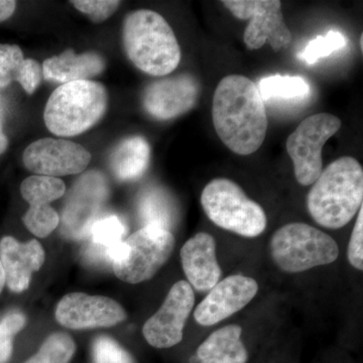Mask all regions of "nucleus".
<instances>
[{
    "instance_id": "obj_1",
    "label": "nucleus",
    "mask_w": 363,
    "mask_h": 363,
    "mask_svg": "<svg viewBox=\"0 0 363 363\" xmlns=\"http://www.w3.org/2000/svg\"><path fill=\"white\" fill-rule=\"evenodd\" d=\"M212 121L221 142L231 152L240 156L257 152L269 124L257 86L242 75L222 79L214 92Z\"/></svg>"
},
{
    "instance_id": "obj_2",
    "label": "nucleus",
    "mask_w": 363,
    "mask_h": 363,
    "mask_svg": "<svg viewBox=\"0 0 363 363\" xmlns=\"http://www.w3.org/2000/svg\"><path fill=\"white\" fill-rule=\"evenodd\" d=\"M363 202V169L352 157H341L322 171L307 198V206L319 225H347Z\"/></svg>"
},
{
    "instance_id": "obj_3",
    "label": "nucleus",
    "mask_w": 363,
    "mask_h": 363,
    "mask_svg": "<svg viewBox=\"0 0 363 363\" xmlns=\"http://www.w3.org/2000/svg\"><path fill=\"white\" fill-rule=\"evenodd\" d=\"M123 40L133 65L149 75H169L180 64L181 49L175 33L156 11L142 9L128 14Z\"/></svg>"
},
{
    "instance_id": "obj_4",
    "label": "nucleus",
    "mask_w": 363,
    "mask_h": 363,
    "mask_svg": "<svg viewBox=\"0 0 363 363\" xmlns=\"http://www.w3.org/2000/svg\"><path fill=\"white\" fill-rule=\"evenodd\" d=\"M107 92L101 83L75 81L59 86L45 105L48 130L59 136H75L89 130L106 111Z\"/></svg>"
},
{
    "instance_id": "obj_5",
    "label": "nucleus",
    "mask_w": 363,
    "mask_h": 363,
    "mask_svg": "<svg viewBox=\"0 0 363 363\" xmlns=\"http://www.w3.org/2000/svg\"><path fill=\"white\" fill-rule=\"evenodd\" d=\"M269 252L281 271L298 274L335 262L339 247L329 234L309 224L295 222L272 234Z\"/></svg>"
},
{
    "instance_id": "obj_6",
    "label": "nucleus",
    "mask_w": 363,
    "mask_h": 363,
    "mask_svg": "<svg viewBox=\"0 0 363 363\" xmlns=\"http://www.w3.org/2000/svg\"><path fill=\"white\" fill-rule=\"evenodd\" d=\"M205 214L215 225L243 238H257L267 224L266 212L248 198L240 186L228 179H214L201 195Z\"/></svg>"
},
{
    "instance_id": "obj_7",
    "label": "nucleus",
    "mask_w": 363,
    "mask_h": 363,
    "mask_svg": "<svg viewBox=\"0 0 363 363\" xmlns=\"http://www.w3.org/2000/svg\"><path fill=\"white\" fill-rule=\"evenodd\" d=\"M175 247L171 231L143 226L117 248L112 269L119 279L128 284L149 281L168 262Z\"/></svg>"
},
{
    "instance_id": "obj_8",
    "label": "nucleus",
    "mask_w": 363,
    "mask_h": 363,
    "mask_svg": "<svg viewBox=\"0 0 363 363\" xmlns=\"http://www.w3.org/2000/svg\"><path fill=\"white\" fill-rule=\"evenodd\" d=\"M337 116L317 113L307 117L286 140V152L292 159L298 183L310 186L323 171L322 150L325 143L341 128Z\"/></svg>"
},
{
    "instance_id": "obj_9",
    "label": "nucleus",
    "mask_w": 363,
    "mask_h": 363,
    "mask_svg": "<svg viewBox=\"0 0 363 363\" xmlns=\"http://www.w3.org/2000/svg\"><path fill=\"white\" fill-rule=\"evenodd\" d=\"M222 4L235 18L250 20L243 35L248 50H259L269 43L279 52L290 45L292 33L284 21L279 0H224Z\"/></svg>"
},
{
    "instance_id": "obj_10",
    "label": "nucleus",
    "mask_w": 363,
    "mask_h": 363,
    "mask_svg": "<svg viewBox=\"0 0 363 363\" xmlns=\"http://www.w3.org/2000/svg\"><path fill=\"white\" fill-rule=\"evenodd\" d=\"M108 197V185L101 173L90 171L76 181L67 198L61 231L68 240L86 238L91 225Z\"/></svg>"
},
{
    "instance_id": "obj_11",
    "label": "nucleus",
    "mask_w": 363,
    "mask_h": 363,
    "mask_svg": "<svg viewBox=\"0 0 363 363\" xmlns=\"http://www.w3.org/2000/svg\"><path fill=\"white\" fill-rule=\"evenodd\" d=\"M195 304V294L186 281L172 286L156 314L143 325L145 340L152 347L169 348L181 342L184 327Z\"/></svg>"
},
{
    "instance_id": "obj_12",
    "label": "nucleus",
    "mask_w": 363,
    "mask_h": 363,
    "mask_svg": "<svg viewBox=\"0 0 363 363\" xmlns=\"http://www.w3.org/2000/svg\"><path fill=\"white\" fill-rule=\"evenodd\" d=\"M90 161V152L82 145L54 138H42L33 142L23 152L26 169L54 178L82 173Z\"/></svg>"
},
{
    "instance_id": "obj_13",
    "label": "nucleus",
    "mask_w": 363,
    "mask_h": 363,
    "mask_svg": "<svg viewBox=\"0 0 363 363\" xmlns=\"http://www.w3.org/2000/svg\"><path fill=\"white\" fill-rule=\"evenodd\" d=\"M56 319L66 328L83 330L121 323L126 319V313L111 298L71 293L57 306Z\"/></svg>"
},
{
    "instance_id": "obj_14",
    "label": "nucleus",
    "mask_w": 363,
    "mask_h": 363,
    "mask_svg": "<svg viewBox=\"0 0 363 363\" xmlns=\"http://www.w3.org/2000/svg\"><path fill=\"white\" fill-rule=\"evenodd\" d=\"M259 285L250 277L233 274L221 279L209 291L194 312L201 326L220 323L245 307L257 296Z\"/></svg>"
},
{
    "instance_id": "obj_15",
    "label": "nucleus",
    "mask_w": 363,
    "mask_h": 363,
    "mask_svg": "<svg viewBox=\"0 0 363 363\" xmlns=\"http://www.w3.org/2000/svg\"><path fill=\"white\" fill-rule=\"evenodd\" d=\"M199 94V82L190 74H183L147 86L143 104L150 116L159 121H169L190 111L197 104Z\"/></svg>"
},
{
    "instance_id": "obj_16",
    "label": "nucleus",
    "mask_w": 363,
    "mask_h": 363,
    "mask_svg": "<svg viewBox=\"0 0 363 363\" xmlns=\"http://www.w3.org/2000/svg\"><path fill=\"white\" fill-rule=\"evenodd\" d=\"M181 262L188 283L198 292H209L221 278L216 242L211 234L199 233L186 241Z\"/></svg>"
},
{
    "instance_id": "obj_17",
    "label": "nucleus",
    "mask_w": 363,
    "mask_h": 363,
    "mask_svg": "<svg viewBox=\"0 0 363 363\" xmlns=\"http://www.w3.org/2000/svg\"><path fill=\"white\" fill-rule=\"evenodd\" d=\"M0 262L9 290L21 293L28 288L32 274L45 262V250L39 241L21 243L11 236L0 240Z\"/></svg>"
},
{
    "instance_id": "obj_18",
    "label": "nucleus",
    "mask_w": 363,
    "mask_h": 363,
    "mask_svg": "<svg viewBox=\"0 0 363 363\" xmlns=\"http://www.w3.org/2000/svg\"><path fill=\"white\" fill-rule=\"evenodd\" d=\"M105 62L96 52L77 55L72 50L60 56L47 59L43 64V76L45 80L66 83L88 80L104 72Z\"/></svg>"
},
{
    "instance_id": "obj_19",
    "label": "nucleus",
    "mask_w": 363,
    "mask_h": 363,
    "mask_svg": "<svg viewBox=\"0 0 363 363\" xmlns=\"http://www.w3.org/2000/svg\"><path fill=\"white\" fill-rule=\"evenodd\" d=\"M126 227L116 215L99 217L91 225L83 255L94 264H112L117 248L123 243Z\"/></svg>"
},
{
    "instance_id": "obj_20",
    "label": "nucleus",
    "mask_w": 363,
    "mask_h": 363,
    "mask_svg": "<svg viewBox=\"0 0 363 363\" xmlns=\"http://www.w3.org/2000/svg\"><path fill=\"white\" fill-rule=\"evenodd\" d=\"M241 334L242 329L235 324L210 334L196 352L199 363H247L248 352Z\"/></svg>"
},
{
    "instance_id": "obj_21",
    "label": "nucleus",
    "mask_w": 363,
    "mask_h": 363,
    "mask_svg": "<svg viewBox=\"0 0 363 363\" xmlns=\"http://www.w3.org/2000/svg\"><path fill=\"white\" fill-rule=\"evenodd\" d=\"M43 71L33 59L23 58L18 45L0 44V88L18 81L26 93L32 94L40 85Z\"/></svg>"
},
{
    "instance_id": "obj_22",
    "label": "nucleus",
    "mask_w": 363,
    "mask_h": 363,
    "mask_svg": "<svg viewBox=\"0 0 363 363\" xmlns=\"http://www.w3.org/2000/svg\"><path fill=\"white\" fill-rule=\"evenodd\" d=\"M150 147L142 136H133L123 140L111 157V168L121 181L140 178L150 164Z\"/></svg>"
},
{
    "instance_id": "obj_23",
    "label": "nucleus",
    "mask_w": 363,
    "mask_h": 363,
    "mask_svg": "<svg viewBox=\"0 0 363 363\" xmlns=\"http://www.w3.org/2000/svg\"><path fill=\"white\" fill-rule=\"evenodd\" d=\"M138 213L145 226L161 227L169 230L175 222V208L171 198L157 188L147 189L138 200Z\"/></svg>"
},
{
    "instance_id": "obj_24",
    "label": "nucleus",
    "mask_w": 363,
    "mask_h": 363,
    "mask_svg": "<svg viewBox=\"0 0 363 363\" xmlns=\"http://www.w3.org/2000/svg\"><path fill=\"white\" fill-rule=\"evenodd\" d=\"M260 95L267 100H301L311 94V87L300 76L271 75L260 79Z\"/></svg>"
},
{
    "instance_id": "obj_25",
    "label": "nucleus",
    "mask_w": 363,
    "mask_h": 363,
    "mask_svg": "<svg viewBox=\"0 0 363 363\" xmlns=\"http://www.w3.org/2000/svg\"><path fill=\"white\" fill-rule=\"evenodd\" d=\"M21 193L30 206L49 205L63 197L66 186L59 178L35 175L28 177L21 183Z\"/></svg>"
},
{
    "instance_id": "obj_26",
    "label": "nucleus",
    "mask_w": 363,
    "mask_h": 363,
    "mask_svg": "<svg viewBox=\"0 0 363 363\" xmlns=\"http://www.w3.org/2000/svg\"><path fill=\"white\" fill-rule=\"evenodd\" d=\"M75 351L76 344L71 336L56 332L45 339L39 351L25 363H69Z\"/></svg>"
},
{
    "instance_id": "obj_27",
    "label": "nucleus",
    "mask_w": 363,
    "mask_h": 363,
    "mask_svg": "<svg viewBox=\"0 0 363 363\" xmlns=\"http://www.w3.org/2000/svg\"><path fill=\"white\" fill-rule=\"evenodd\" d=\"M347 44L342 33L331 30L325 35H318L316 39L308 43L305 49L298 52V58L308 65L317 63L320 59L326 58L333 52L343 49Z\"/></svg>"
},
{
    "instance_id": "obj_28",
    "label": "nucleus",
    "mask_w": 363,
    "mask_h": 363,
    "mask_svg": "<svg viewBox=\"0 0 363 363\" xmlns=\"http://www.w3.org/2000/svg\"><path fill=\"white\" fill-rule=\"evenodd\" d=\"M26 228L35 236L47 238L58 227L59 214L50 205L30 206L23 216Z\"/></svg>"
},
{
    "instance_id": "obj_29",
    "label": "nucleus",
    "mask_w": 363,
    "mask_h": 363,
    "mask_svg": "<svg viewBox=\"0 0 363 363\" xmlns=\"http://www.w3.org/2000/svg\"><path fill=\"white\" fill-rule=\"evenodd\" d=\"M26 323L25 315L16 311L9 313L0 321V363H7L11 359L14 337Z\"/></svg>"
},
{
    "instance_id": "obj_30",
    "label": "nucleus",
    "mask_w": 363,
    "mask_h": 363,
    "mask_svg": "<svg viewBox=\"0 0 363 363\" xmlns=\"http://www.w3.org/2000/svg\"><path fill=\"white\" fill-rule=\"evenodd\" d=\"M94 363H135L130 353L107 336L95 339L92 346Z\"/></svg>"
},
{
    "instance_id": "obj_31",
    "label": "nucleus",
    "mask_w": 363,
    "mask_h": 363,
    "mask_svg": "<svg viewBox=\"0 0 363 363\" xmlns=\"http://www.w3.org/2000/svg\"><path fill=\"white\" fill-rule=\"evenodd\" d=\"M71 2L78 11L89 16L94 23H102L111 18L121 4V1L114 0H76Z\"/></svg>"
},
{
    "instance_id": "obj_32",
    "label": "nucleus",
    "mask_w": 363,
    "mask_h": 363,
    "mask_svg": "<svg viewBox=\"0 0 363 363\" xmlns=\"http://www.w3.org/2000/svg\"><path fill=\"white\" fill-rule=\"evenodd\" d=\"M348 260L351 266L358 271L363 269V208H360L357 222L353 227L347 250Z\"/></svg>"
},
{
    "instance_id": "obj_33",
    "label": "nucleus",
    "mask_w": 363,
    "mask_h": 363,
    "mask_svg": "<svg viewBox=\"0 0 363 363\" xmlns=\"http://www.w3.org/2000/svg\"><path fill=\"white\" fill-rule=\"evenodd\" d=\"M16 9V1H13V0H0V23L11 18Z\"/></svg>"
},
{
    "instance_id": "obj_34",
    "label": "nucleus",
    "mask_w": 363,
    "mask_h": 363,
    "mask_svg": "<svg viewBox=\"0 0 363 363\" xmlns=\"http://www.w3.org/2000/svg\"><path fill=\"white\" fill-rule=\"evenodd\" d=\"M9 145V140H7L6 135H4V130H2L1 121H0V155L4 154Z\"/></svg>"
},
{
    "instance_id": "obj_35",
    "label": "nucleus",
    "mask_w": 363,
    "mask_h": 363,
    "mask_svg": "<svg viewBox=\"0 0 363 363\" xmlns=\"http://www.w3.org/2000/svg\"><path fill=\"white\" fill-rule=\"evenodd\" d=\"M4 285H6V276H4V269H2L1 262H0V294L4 290Z\"/></svg>"
},
{
    "instance_id": "obj_36",
    "label": "nucleus",
    "mask_w": 363,
    "mask_h": 363,
    "mask_svg": "<svg viewBox=\"0 0 363 363\" xmlns=\"http://www.w3.org/2000/svg\"><path fill=\"white\" fill-rule=\"evenodd\" d=\"M362 40H363V35H362V37H360V48H362Z\"/></svg>"
}]
</instances>
